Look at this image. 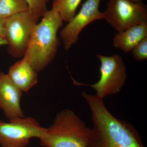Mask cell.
Segmentation results:
<instances>
[{"mask_svg":"<svg viewBox=\"0 0 147 147\" xmlns=\"http://www.w3.org/2000/svg\"><path fill=\"white\" fill-rule=\"evenodd\" d=\"M92 113L87 147H144L132 125L116 118L105 107L103 98L82 92Z\"/></svg>","mask_w":147,"mask_h":147,"instance_id":"cell-1","label":"cell"},{"mask_svg":"<svg viewBox=\"0 0 147 147\" xmlns=\"http://www.w3.org/2000/svg\"><path fill=\"white\" fill-rule=\"evenodd\" d=\"M63 21L52 9L35 27L24 57L37 72L44 70L56 57L60 43L57 32Z\"/></svg>","mask_w":147,"mask_h":147,"instance_id":"cell-2","label":"cell"},{"mask_svg":"<svg viewBox=\"0 0 147 147\" xmlns=\"http://www.w3.org/2000/svg\"><path fill=\"white\" fill-rule=\"evenodd\" d=\"M39 139L44 147H87L91 128L72 110L58 113Z\"/></svg>","mask_w":147,"mask_h":147,"instance_id":"cell-3","label":"cell"},{"mask_svg":"<svg viewBox=\"0 0 147 147\" xmlns=\"http://www.w3.org/2000/svg\"><path fill=\"white\" fill-rule=\"evenodd\" d=\"M96 57L100 62L99 81L93 84H82L76 82H75V84L79 86L91 87L95 90L96 95L102 98L120 92L127 79L126 66L123 59L117 54L109 57L97 54Z\"/></svg>","mask_w":147,"mask_h":147,"instance_id":"cell-4","label":"cell"},{"mask_svg":"<svg viewBox=\"0 0 147 147\" xmlns=\"http://www.w3.org/2000/svg\"><path fill=\"white\" fill-rule=\"evenodd\" d=\"M38 19L30 9L5 19V40L13 57L24 56Z\"/></svg>","mask_w":147,"mask_h":147,"instance_id":"cell-5","label":"cell"},{"mask_svg":"<svg viewBox=\"0 0 147 147\" xmlns=\"http://www.w3.org/2000/svg\"><path fill=\"white\" fill-rule=\"evenodd\" d=\"M102 13L103 19L118 32L147 23L146 5L140 1L109 0Z\"/></svg>","mask_w":147,"mask_h":147,"instance_id":"cell-6","label":"cell"},{"mask_svg":"<svg viewBox=\"0 0 147 147\" xmlns=\"http://www.w3.org/2000/svg\"><path fill=\"white\" fill-rule=\"evenodd\" d=\"M46 129L31 117L7 123L0 120V145L2 147H26L32 139L41 138Z\"/></svg>","mask_w":147,"mask_h":147,"instance_id":"cell-7","label":"cell"},{"mask_svg":"<svg viewBox=\"0 0 147 147\" xmlns=\"http://www.w3.org/2000/svg\"><path fill=\"white\" fill-rule=\"evenodd\" d=\"M100 0H86L79 13L60 33L64 48L68 50L79 39V35L88 24L96 20L103 19V13L99 10Z\"/></svg>","mask_w":147,"mask_h":147,"instance_id":"cell-8","label":"cell"},{"mask_svg":"<svg viewBox=\"0 0 147 147\" xmlns=\"http://www.w3.org/2000/svg\"><path fill=\"white\" fill-rule=\"evenodd\" d=\"M23 92L7 74L0 73V109L9 121L25 117L21 102Z\"/></svg>","mask_w":147,"mask_h":147,"instance_id":"cell-9","label":"cell"},{"mask_svg":"<svg viewBox=\"0 0 147 147\" xmlns=\"http://www.w3.org/2000/svg\"><path fill=\"white\" fill-rule=\"evenodd\" d=\"M38 72L24 57L10 67L7 76L23 92H28L38 82Z\"/></svg>","mask_w":147,"mask_h":147,"instance_id":"cell-10","label":"cell"},{"mask_svg":"<svg viewBox=\"0 0 147 147\" xmlns=\"http://www.w3.org/2000/svg\"><path fill=\"white\" fill-rule=\"evenodd\" d=\"M146 37L147 23L139 24L118 32L113 37V44L116 48L127 53Z\"/></svg>","mask_w":147,"mask_h":147,"instance_id":"cell-11","label":"cell"},{"mask_svg":"<svg viewBox=\"0 0 147 147\" xmlns=\"http://www.w3.org/2000/svg\"><path fill=\"white\" fill-rule=\"evenodd\" d=\"M82 0H53V8L60 14L63 21L69 22L76 15Z\"/></svg>","mask_w":147,"mask_h":147,"instance_id":"cell-12","label":"cell"},{"mask_svg":"<svg viewBox=\"0 0 147 147\" xmlns=\"http://www.w3.org/2000/svg\"><path fill=\"white\" fill-rule=\"evenodd\" d=\"M29 9L26 0H0V18L3 19Z\"/></svg>","mask_w":147,"mask_h":147,"instance_id":"cell-13","label":"cell"},{"mask_svg":"<svg viewBox=\"0 0 147 147\" xmlns=\"http://www.w3.org/2000/svg\"><path fill=\"white\" fill-rule=\"evenodd\" d=\"M29 9L38 18H41L47 11L49 0H26Z\"/></svg>","mask_w":147,"mask_h":147,"instance_id":"cell-14","label":"cell"},{"mask_svg":"<svg viewBox=\"0 0 147 147\" xmlns=\"http://www.w3.org/2000/svg\"><path fill=\"white\" fill-rule=\"evenodd\" d=\"M133 57L137 61L146 60L147 59V37L142 39L131 50Z\"/></svg>","mask_w":147,"mask_h":147,"instance_id":"cell-15","label":"cell"},{"mask_svg":"<svg viewBox=\"0 0 147 147\" xmlns=\"http://www.w3.org/2000/svg\"><path fill=\"white\" fill-rule=\"evenodd\" d=\"M5 20L0 18V40H5Z\"/></svg>","mask_w":147,"mask_h":147,"instance_id":"cell-16","label":"cell"},{"mask_svg":"<svg viewBox=\"0 0 147 147\" xmlns=\"http://www.w3.org/2000/svg\"><path fill=\"white\" fill-rule=\"evenodd\" d=\"M5 42L3 40H0V45H5Z\"/></svg>","mask_w":147,"mask_h":147,"instance_id":"cell-17","label":"cell"}]
</instances>
